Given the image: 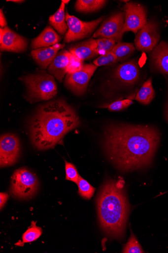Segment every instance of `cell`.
<instances>
[{"label":"cell","instance_id":"1","mask_svg":"<svg viewBox=\"0 0 168 253\" xmlns=\"http://www.w3.org/2000/svg\"><path fill=\"white\" fill-rule=\"evenodd\" d=\"M159 141V132L153 127L112 126L106 130L104 146L115 166L127 171L148 167Z\"/></svg>","mask_w":168,"mask_h":253},{"label":"cell","instance_id":"2","mask_svg":"<svg viewBox=\"0 0 168 253\" xmlns=\"http://www.w3.org/2000/svg\"><path fill=\"white\" fill-rule=\"evenodd\" d=\"M79 125L73 108L63 101L52 102L40 107L32 118L30 124L32 141L38 150L51 149Z\"/></svg>","mask_w":168,"mask_h":253},{"label":"cell","instance_id":"3","mask_svg":"<svg viewBox=\"0 0 168 253\" xmlns=\"http://www.w3.org/2000/svg\"><path fill=\"white\" fill-rule=\"evenodd\" d=\"M98 209L104 231L112 238H122L130 210L123 180H109L104 183L98 199Z\"/></svg>","mask_w":168,"mask_h":253},{"label":"cell","instance_id":"4","mask_svg":"<svg viewBox=\"0 0 168 253\" xmlns=\"http://www.w3.org/2000/svg\"><path fill=\"white\" fill-rule=\"evenodd\" d=\"M21 80L27 87L28 98L31 101L49 100L57 94V84L51 75L41 73L24 77Z\"/></svg>","mask_w":168,"mask_h":253},{"label":"cell","instance_id":"5","mask_svg":"<svg viewBox=\"0 0 168 253\" xmlns=\"http://www.w3.org/2000/svg\"><path fill=\"white\" fill-rule=\"evenodd\" d=\"M39 183L36 176L25 168L15 171L11 177L10 193L19 199L32 198L37 191Z\"/></svg>","mask_w":168,"mask_h":253},{"label":"cell","instance_id":"6","mask_svg":"<svg viewBox=\"0 0 168 253\" xmlns=\"http://www.w3.org/2000/svg\"><path fill=\"white\" fill-rule=\"evenodd\" d=\"M104 18L101 17L97 20L85 22L67 12L66 20L68 31L65 37V42H69L87 37L97 28Z\"/></svg>","mask_w":168,"mask_h":253},{"label":"cell","instance_id":"7","mask_svg":"<svg viewBox=\"0 0 168 253\" xmlns=\"http://www.w3.org/2000/svg\"><path fill=\"white\" fill-rule=\"evenodd\" d=\"M125 13H117L104 21L93 36V38H107L120 42L124 34Z\"/></svg>","mask_w":168,"mask_h":253},{"label":"cell","instance_id":"8","mask_svg":"<svg viewBox=\"0 0 168 253\" xmlns=\"http://www.w3.org/2000/svg\"><path fill=\"white\" fill-rule=\"evenodd\" d=\"M160 38L157 22L150 20L136 34L134 40L136 49L143 52H150L156 47Z\"/></svg>","mask_w":168,"mask_h":253},{"label":"cell","instance_id":"9","mask_svg":"<svg viewBox=\"0 0 168 253\" xmlns=\"http://www.w3.org/2000/svg\"><path fill=\"white\" fill-rule=\"evenodd\" d=\"M125 24L123 32H133L136 34L147 23V11L142 5L129 2L125 6Z\"/></svg>","mask_w":168,"mask_h":253},{"label":"cell","instance_id":"10","mask_svg":"<svg viewBox=\"0 0 168 253\" xmlns=\"http://www.w3.org/2000/svg\"><path fill=\"white\" fill-rule=\"evenodd\" d=\"M98 67L93 64H86L81 71L72 74H67L65 80L67 86L76 95L84 94L91 77Z\"/></svg>","mask_w":168,"mask_h":253},{"label":"cell","instance_id":"11","mask_svg":"<svg viewBox=\"0 0 168 253\" xmlns=\"http://www.w3.org/2000/svg\"><path fill=\"white\" fill-rule=\"evenodd\" d=\"M20 142L17 136L12 134L3 135L0 140V165L1 168L15 164L20 154Z\"/></svg>","mask_w":168,"mask_h":253},{"label":"cell","instance_id":"12","mask_svg":"<svg viewBox=\"0 0 168 253\" xmlns=\"http://www.w3.org/2000/svg\"><path fill=\"white\" fill-rule=\"evenodd\" d=\"M0 43L1 51L19 53L26 50L28 42L26 39L6 27L0 29Z\"/></svg>","mask_w":168,"mask_h":253},{"label":"cell","instance_id":"13","mask_svg":"<svg viewBox=\"0 0 168 253\" xmlns=\"http://www.w3.org/2000/svg\"><path fill=\"white\" fill-rule=\"evenodd\" d=\"M116 78L123 83L132 85L138 80L139 72L136 63L130 61L119 65L115 72Z\"/></svg>","mask_w":168,"mask_h":253},{"label":"cell","instance_id":"14","mask_svg":"<svg viewBox=\"0 0 168 253\" xmlns=\"http://www.w3.org/2000/svg\"><path fill=\"white\" fill-rule=\"evenodd\" d=\"M155 70L168 75V43L162 41L156 46L151 57Z\"/></svg>","mask_w":168,"mask_h":253},{"label":"cell","instance_id":"15","mask_svg":"<svg viewBox=\"0 0 168 253\" xmlns=\"http://www.w3.org/2000/svg\"><path fill=\"white\" fill-rule=\"evenodd\" d=\"M65 44L57 43L51 47L41 48L33 50L32 55L38 65L44 69L49 67L60 50Z\"/></svg>","mask_w":168,"mask_h":253},{"label":"cell","instance_id":"16","mask_svg":"<svg viewBox=\"0 0 168 253\" xmlns=\"http://www.w3.org/2000/svg\"><path fill=\"white\" fill-rule=\"evenodd\" d=\"M70 54L67 50L61 51L58 53L48 68V71L60 82L67 74Z\"/></svg>","mask_w":168,"mask_h":253},{"label":"cell","instance_id":"17","mask_svg":"<svg viewBox=\"0 0 168 253\" xmlns=\"http://www.w3.org/2000/svg\"><path fill=\"white\" fill-rule=\"evenodd\" d=\"M61 40V37L51 26L47 27L32 42L34 49L51 47Z\"/></svg>","mask_w":168,"mask_h":253},{"label":"cell","instance_id":"18","mask_svg":"<svg viewBox=\"0 0 168 253\" xmlns=\"http://www.w3.org/2000/svg\"><path fill=\"white\" fill-rule=\"evenodd\" d=\"M96 40L89 39L69 48V52L83 60L91 59L98 55L95 52Z\"/></svg>","mask_w":168,"mask_h":253},{"label":"cell","instance_id":"19","mask_svg":"<svg viewBox=\"0 0 168 253\" xmlns=\"http://www.w3.org/2000/svg\"><path fill=\"white\" fill-rule=\"evenodd\" d=\"M65 9V4L62 2L58 11L49 18L51 25L61 35H65L68 28Z\"/></svg>","mask_w":168,"mask_h":253},{"label":"cell","instance_id":"20","mask_svg":"<svg viewBox=\"0 0 168 253\" xmlns=\"http://www.w3.org/2000/svg\"><path fill=\"white\" fill-rule=\"evenodd\" d=\"M155 96V91L152 84V80L150 78L143 84L135 97V100L144 105L149 104Z\"/></svg>","mask_w":168,"mask_h":253},{"label":"cell","instance_id":"21","mask_svg":"<svg viewBox=\"0 0 168 253\" xmlns=\"http://www.w3.org/2000/svg\"><path fill=\"white\" fill-rule=\"evenodd\" d=\"M106 2L104 0H78L75 8L79 12H91L101 9Z\"/></svg>","mask_w":168,"mask_h":253},{"label":"cell","instance_id":"22","mask_svg":"<svg viewBox=\"0 0 168 253\" xmlns=\"http://www.w3.org/2000/svg\"><path fill=\"white\" fill-rule=\"evenodd\" d=\"M134 50V46L132 43L120 42L115 44L111 52L118 61H122L129 57Z\"/></svg>","mask_w":168,"mask_h":253},{"label":"cell","instance_id":"23","mask_svg":"<svg viewBox=\"0 0 168 253\" xmlns=\"http://www.w3.org/2000/svg\"><path fill=\"white\" fill-rule=\"evenodd\" d=\"M96 40L95 52L97 55H102L112 51L116 42L111 39L100 38Z\"/></svg>","mask_w":168,"mask_h":253},{"label":"cell","instance_id":"24","mask_svg":"<svg viewBox=\"0 0 168 253\" xmlns=\"http://www.w3.org/2000/svg\"><path fill=\"white\" fill-rule=\"evenodd\" d=\"M42 233V229L36 226V222H32L31 226L23 234L22 242L20 243V244L34 242L41 236Z\"/></svg>","mask_w":168,"mask_h":253},{"label":"cell","instance_id":"25","mask_svg":"<svg viewBox=\"0 0 168 253\" xmlns=\"http://www.w3.org/2000/svg\"><path fill=\"white\" fill-rule=\"evenodd\" d=\"M79 188V193L81 197L87 200H90L93 196L95 188L85 179L80 176L77 183Z\"/></svg>","mask_w":168,"mask_h":253},{"label":"cell","instance_id":"26","mask_svg":"<svg viewBox=\"0 0 168 253\" xmlns=\"http://www.w3.org/2000/svg\"><path fill=\"white\" fill-rule=\"evenodd\" d=\"M83 61L75 55L70 54L69 63L67 69V74L77 73L84 67Z\"/></svg>","mask_w":168,"mask_h":253},{"label":"cell","instance_id":"27","mask_svg":"<svg viewBox=\"0 0 168 253\" xmlns=\"http://www.w3.org/2000/svg\"><path fill=\"white\" fill-rule=\"evenodd\" d=\"M117 62L118 61L116 57L112 52H110L105 54L101 55L98 58L94 61L93 64L99 67L111 65Z\"/></svg>","mask_w":168,"mask_h":253},{"label":"cell","instance_id":"28","mask_svg":"<svg viewBox=\"0 0 168 253\" xmlns=\"http://www.w3.org/2000/svg\"><path fill=\"white\" fill-rule=\"evenodd\" d=\"M125 253H142V250L140 244L137 239L132 234L128 243L125 245L123 251Z\"/></svg>","mask_w":168,"mask_h":253},{"label":"cell","instance_id":"29","mask_svg":"<svg viewBox=\"0 0 168 253\" xmlns=\"http://www.w3.org/2000/svg\"><path fill=\"white\" fill-rule=\"evenodd\" d=\"M65 169L66 179L77 183L80 176L75 166L65 161Z\"/></svg>","mask_w":168,"mask_h":253},{"label":"cell","instance_id":"30","mask_svg":"<svg viewBox=\"0 0 168 253\" xmlns=\"http://www.w3.org/2000/svg\"><path fill=\"white\" fill-rule=\"evenodd\" d=\"M133 104L132 100L127 99L115 101L108 106V110L111 111H118L123 110Z\"/></svg>","mask_w":168,"mask_h":253},{"label":"cell","instance_id":"31","mask_svg":"<svg viewBox=\"0 0 168 253\" xmlns=\"http://www.w3.org/2000/svg\"><path fill=\"white\" fill-rule=\"evenodd\" d=\"M8 199V195L6 193H1L0 195V208L2 209Z\"/></svg>","mask_w":168,"mask_h":253},{"label":"cell","instance_id":"32","mask_svg":"<svg viewBox=\"0 0 168 253\" xmlns=\"http://www.w3.org/2000/svg\"><path fill=\"white\" fill-rule=\"evenodd\" d=\"M0 26H1V28H6L7 24V21L4 16L3 10L1 9V12H0Z\"/></svg>","mask_w":168,"mask_h":253},{"label":"cell","instance_id":"33","mask_svg":"<svg viewBox=\"0 0 168 253\" xmlns=\"http://www.w3.org/2000/svg\"><path fill=\"white\" fill-rule=\"evenodd\" d=\"M165 114H166V118L168 121V102H167L166 106Z\"/></svg>","mask_w":168,"mask_h":253},{"label":"cell","instance_id":"34","mask_svg":"<svg viewBox=\"0 0 168 253\" xmlns=\"http://www.w3.org/2000/svg\"><path fill=\"white\" fill-rule=\"evenodd\" d=\"M7 2H12L15 3H21L24 2L23 1H20V0H8Z\"/></svg>","mask_w":168,"mask_h":253},{"label":"cell","instance_id":"35","mask_svg":"<svg viewBox=\"0 0 168 253\" xmlns=\"http://www.w3.org/2000/svg\"><path fill=\"white\" fill-rule=\"evenodd\" d=\"M69 2V0H63V1H62V2L64 3L65 5L66 4H67V3H68Z\"/></svg>","mask_w":168,"mask_h":253}]
</instances>
